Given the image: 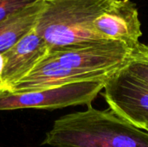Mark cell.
Here are the masks:
<instances>
[{
	"label": "cell",
	"mask_w": 148,
	"mask_h": 147,
	"mask_svg": "<svg viewBox=\"0 0 148 147\" xmlns=\"http://www.w3.org/2000/svg\"><path fill=\"white\" fill-rule=\"evenodd\" d=\"M132 49L118 41L50 50L24 78L7 92L19 93L108 78L129 62Z\"/></svg>",
	"instance_id": "6da1fadb"
},
{
	"label": "cell",
	"mask_w": 148,
	"mask_h": 147,
	"mask_svg": "<svg viewBox=\"0 0 148 147\" xmlns=\"http://www.w3.org/2000/svg\"><path fill=\"white\" fill-rule=\"evenodd\" d=\"M42 145L54 147H148V132L125 120L110 108L88 106L82 112L57 119Z\"/></svg>",
	"instance_id": "7a4b0ae2"
},
{
	"label": "cell",
	"mask_w": 148,
	"mask_h": 147,
	"mask_svg": "<svg viewBox=\"0 0 148 147\" xmlns=\"http://www.w3.org/2000/svg\"><path fill=\"white\" fill-rule=\"evenodd\" d=\"M114 0H42L36 31L49 50L105 41L94 29L95 21Z\"/></svg>",
	"instance_id": "3957f363"
},
{
	"label": "cell",
	"mask_w": 148,
	"mask_h": 147,
	"mask_svg": "<svg viewBox=\"0 0 148 147\" xmlns=\"http://www.w3.org/2000/svg\"><path fill=\"white\" fill-rule=\"evenodd\" d=\"M108 78L19 93L0 91V111L23 108L56 109L78 105L88 107L103 90Z\"/></svg>",
	"instance_id": "277c9868"
},
{
	"label": "cell",
	"mask_w": 148,
	"mask_h": 147,
	"mask_svg": "<svg viewBox=\"0 0 148 147\" xmlns=\"http://www.w3.org/2000/svg\"><path fill=\"white\" fill-rule=\"evenodd\" d=\"M102 95L109 108L125 120L140 129L148 124V86L126 66L108 79Z\"/></svg>",
	"instance_id": "5b68a950"
},
{
	"label": "cell",
	"mask_w": 148,
	"mask_h": 147,
	"mask_svg": "<svg viewBox=\"0 0 148 147\" xmlns=\"http://www.w3.org/2000/svg\"><path fill=\"white\" fill-rule=\"evenodd\" d=\"M95 33L105 41H118L134 48L142 36L136 5L131 0H114L94 23Z\"/></svg>",
	"instance_id": "8992f818"
},
{
	"label": "cell",
	"mask_w": 148,
	"mask_h": 147,
	"mask_svg": "<svg viewBox=\"0 0 148 147\" xmlns=\"http://www.w3.org/2000/svg\"><path fill=\"white\" fill-rule=\"evenodd\" d=\"M49 51L45 41L34 29L3 53L4 64L0 91H7L15 83L27 76Z\"/></svg>",
	"instance_id": "52a82bcc"
},
{
	"label": "cell",
	"mask_w": 148,
	"mask_h": 147,
	"mask_svg": "<svg viewBox=\"0 0 148 147\" xmlns=\"http://www.w3.org/2000/svg\"><path fill=\"white\" fill-rule=\"evenodd\" d=\"M42 6V0H39L0 21V53L10 49L36 28Z\"/></svg>",
	"instance_id": "ba28073f"
},
{
	"label": "cell",
	"mask_w": 148,
	"mask_h": 147,
	"mask_svg": "<svg viewBox=\"0 0 148 147\" xmlns=\"http://www.w3.org/2000/svg\"><path fill=\"white\" fill-rule=\"evenodd\" d=\"M126 68L134 77L148 86V46L139 42L132 49Z\"/></svg>",
	"instance_id": "9c48e42d"
},
{
	"label": "cell",
	"mask_w": 148,
	"mask_h": 147,
	"mask_svg": "<svg viewBox=\"0 0 148 147\" xmlns=\"http://www.w3.org/2000/svg\"><path fill=\"white\" fill-rule=\"evenodd\" d=\"M39 0H0V21Z\"/></svg>",
	"instance_id": "30bf717a"
},
{
	"label": "cell",
	"mask_w": 148,
	"mask_h": 147,
	"mask_svg": "<svg viewBox=\"0 0 148 147\" xmlns=\"http://www.w3.org/2000/svg\"><path fill=\"white\" fill-rule=\"evenodd\" d=\"M3 64H4L3 56V54L0 53V82H1V78L3 75Z\"/></svg>",
	"instance_id": "8fae6325"
},
{
	"label": "cell",
	"mask_w": 148,
	"mask_h": 147,
	"mask_svg": "<svg viewBox=\"0 0 148 147\" xmlns=\"http://www.w3.org/2000/svg\"><path fill=\"white\" fill-rule=\"evenodd\" d=\"M143 130H145V131H147V132H148V124L143 128Z\"/></svg>",
	"instance_id": "7c38bea8"
}]
</instances>
